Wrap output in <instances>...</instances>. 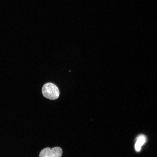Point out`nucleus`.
Here are the masks:
<instances>
[{
  "label": "nucleus",
  "mask_w": 157,
  "mask_h": 157,
  "mask_svg": "<svg viewBox=\"0 0 157 157\" xmlns=\"http://www.w3.org/2000/svg\"><path fill=\"white\" fill-rule=\"evenodd\" d=\"M42 92L44 97L50 100L57 99L60 94L58 87L51 83H47L44 84L42 88Z\"/></svg>",
  "instance_id": "1"
},
{
  "label": "nucleus",
  "mask_w": 157,
  "mask_h": 157,
  "mask_svg": "<svg viewBox=\"0 0 157 157\" xmlns=\"http://www.w3.org/2000/svg\"><path fill=\"white\" fill-rule=\"evenodd\" d=\"M146 142V137L143 135H139L136 138V140L135 145V149L137 152L140 151L142 147Z\"/></svg>",
  "instance_id": "3"
},
{
  "label": "nucleus",
  "mask_w": 157,
  "mask_h": 157,
  "mask_svg": "<svg viewBox=\"0 0 157 157\" xmlns=\"http://www.w3.org/2000/svg\"><path fill=\"white\" fill-rule=\"evenodd\" d=\"M63 153L62 149L59 147L51 149L45 148L40 151L39 157H61Z\"/></svg>",
  "instance_id": "2"
}]
</instances>
